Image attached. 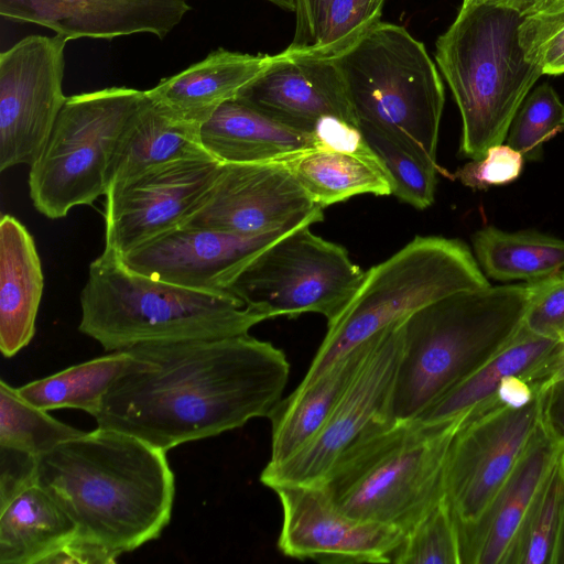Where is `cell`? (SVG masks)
Listing matches in <instances>:
<instances>
[{"mask_svg":"<svg viewBox=\"0 0 564 564\" xmlns=\"http://www.w3.org/2000/svg\"><path fill=\"white\" fill-rule=\"evenodd\" d=\"M274 121L313 134L326 118L357 127L340 75L330 59L282 51L235 97Z\"/></svg>","mask_w":564,"mask_h":564,"instance_id":"ac0fdd59","label":"cell"},{"mask_svg":"<svg viewBox=\"0 0 564 564\" xmlns=\"http://www.w3.org/2000/svg\"><path fill=\"white\" fill-rule=\"evenodd\" d=\"M271 2L272 4L286 10V11H294V0H265Z\"/></svg>","mask_w":564,"mask_h":564,"instance_id":"bcb514c9","label":"cell"},{"mask_svg":"<svg viewBox=\"0 0 564 564\" xmlns=\"http://www.w3.org/2000/svg\"><path fill=\"white\" fill-rule=\"evenodd\" d=\"M283 162L323 208L360 194L393 193L387 169L365 140L349 148L315 147Z\"/></svg>","mask_w":564,"mask_h":564,"instance_id":"d4e9b609","label":"cell"},{"mask_svg":"<svg viewBox=\"0 0 564 564\" xmlns=\"http://www.w3.org/2000/svg\"><path fill=\"white\" fill-rule=\"evenodd\" d=\"M564 442L543 423L474 528L459 533L462 564H508L531 506Z\"/></svg>","mask_w":564,"mask_h":564,"instance_id":"ffe728a7","label":"cell"},{"mask_svg":"<svg viewBox=\"0 0 564 564\" xmlns=\"http://www.w3.org/2000/svg\"><path fill=\"white\" fill-rule=\"evenodd\" d=\"M564 508V447L535 497L508 564H551Z\"/></svg>","mask_w":564,"mask_h":564,"instance_id":"d6a6232c","label":"cell"},{"mask_svg":"<svg viewBox=\"0 0 564 564\" xmlns=\"http://www.w3.org/2000/svg\"><path fill=\"white\" fill-rule=\"evenodd\" d=\"M490 286L469 248L458 239L416 236L371 267L326 335L300 386L337 359L421 307L460 291Z\"/></svg>","mask_w":564,"mask_h":564,"instance_id":"ba28073f","label":"cell"},{"mask_svg":"<svg viewBox=\"0 0 564 564\" xmlns=\"http://www.w3.org/2000/svg\"><path fill=\"white\" fill-rule=\"evenodd\" d=\"M76 525L37 482L0 509V564H52Z\"/></svg>","mask_w":564,"mask_h":564,"instance_id":"484cf974","label":"cell"},{"mask_svg":"<svg viewBox=\"0 0 564 564\" xmlns=\"http://www.w3.org/2000/svg\"><path fill=\"white\" fill-rule=\"evenodd\" d=\"M403 346V321L367 340L365 355L318 433L295 455L267 465L261 482L316 485L334 462L362 437L392 424L393 391Z\"/></svg>","mask_w":564,"mask_h":564,"instance_id":"8fae6325","label":"cell"},{"mask_svg":"<svg viewBox=\"0 0 564 564\" xmlns=\"http://www.w3.org/2000/svg\"><path fill=\"white\" fill-rule=\"evenodd\" d=\"M66 40L30 35L0 54V171L31 166L67 99Z\"/></svg>","mask_w":564,"mask_h":564,"instance_id":"5bb4252c","label":"cell"},{"mask_svg":"<svg viewBox=\"0 0 564 564\" xmlns=\"http://www.w3.org/2000/svg\"><path fill=\"white\" fill-rule=\"evenodd\" d=\"M124 350L143 362L110 387L97 425L165 452L268 417L290 372L281 349L249 334Z\"/></svg>","mask_w":564,"mask_h":564,"instance_id":"6da1fadb","label":"cell"},{"mask_svg":"<svg viewBox=\"0 0 564 564\" xmlns=\"http://www.w3.org/2000/svg\"><path fill=\"white\" fill-rule=\"evenodd\" d=\"M530 292L529 283L460 291L405 317L394 419H416L507 346L523 324Z\"/></svg>","mask_w":564,"mask_h":564,"instance_id":"277c9868","label":"cell"},{"mask_svg":"<svg viewBox=\"0 0 564 564\" xmlns=\"http://www.w3.org/2000/svg\"><path fill=\"white\" fill-rule=\"evenodd\" d=\"M519 34L529 62L543 74H564V3L523 17Z\"/></svg>","mask_w":564,"mask_h":564,"instance_id":"8d00e7d4","label":"cell"},{"mask_svg":"<svg viewBox=\"0 0 564 564\" xmlns=\"http://www.w3.org/2000/svg\"><path fill=\"white\" fill-rule=\"evenodd\" d=\"M386 0H330L325 8L314 43L297 52L313 59H333L380 22Z\"/></svg>","mask_w":564,"mask_h":564,"instance_id":"836d02e7","label":"cell"},{"mask_svg":"<svg viewBox=\"0 0 564 564\" xmlns=\"http://www.w3.org/2000/svg\"><path fill=\"white\" fill-rule=\"evenodd\" d=\"M523 155L508 144L490 147L485 155L465 164L456 177L474 189H487L517 180L523 169Z\"/></svg>","mask_w":564,"mask_h":564,"instance_id":"f35d334b","label":"cell"},{"mask_svg":"<svg viewBox=\"0 0 564 564\" xmlns=\"http://www.w3.org/2000/svg\"><path fill=\"white\" fill-rule=\"evenodd\" d=\"M36 482L76 525L52 563H116L161 535L175 497L165 451L99 426L42 455Z\"/></svg>","mask_w":564,"mask_h":564,"instance_id":"7a4b0ae2","label":"cell"},{"mask_svg":"<svg viewBox=\"0 0 564 564\" xmlns=\"http://www.w3.org/2000/svg\"><path fill=\"white\" fill-rule=\"evenodd\" d=\"M474 251L487 276L535 282L564 268V240L536 231H505L487 226L473 236Z\"/></svg>","mask_w":564,"mask_h":564,"instance_id":"83f0119b","label":"cell"},{"mask_svg":"<svg viewBox=\"0 0 564 564\" xmlns=\"http://www.w3.org/2000/svg\"><path fill=\"white\" fill-rule=\"evenodd\" d=\"M523 17L487 1L462 6L436 41L435 59L460 112L462 156L478 160L502 143L542 69L525 58Z\"/></svg>","mask_w":564,"mask_h":564,"instance_id":"8992f818","label":"cell"},{"mask_svg":"<svg viewBox=\"0 0 564 564\" xmlns=\"http://www.w3.org/2000/svg\"><path fill=\"white\" fill-rule=\"evenodd\" d=\"M329 2L330 0H294L295 31L285 50L297 52L314 43L321 17Z\"/></svg>","mask_w":564,"mask_h":564,"instance_id":"ab89813d","label":"cell"},{"mask_svg":"<svg viewBox=\"0 0 564 564\" xmlns=\"http://www.w3.org/2000/svg\"><path fill=\"white\" fill-rule=\"evenodd\" d=\"M481 1H485V0H463L462 6H467V4H471V3H476V2H481Z\"/></svg>","mask_w":564,"mask_h":564,"instance_id":"7dc6e473","label":"cell"},{"mask_svg":"<svg viewBox=\"0 0 564 564\" xmlns=\"http://www.w3.org/2000/svg\"><path fill=\"white\" fill-rule=\"evenodd\" d=\"M364 140L379 156L393 182V195L417 209L435 197L438 165L394 135L368 124L358 126Z\"/></svg>","mask_w":564,"mask_h":564,"instance_id":"1f68e13d","label":"cell"},{"mask_svg":"<svg viewBox=\"0 0 564 564\" xmlns=\"http://www.w3.org/2000/svg\"><path fill=\"white\" fill-rule=\"evenodd\" d=\"M556 343L532 333L522 324L507 346L429 405L416 419L429 422L444 421L481 405L492 398L502 379L529 370Z\"/></svg>","mask_w":564,"mask_h":564,"instance_id":"f546056e","label":"cell"},{"mask_svg":"<svg viewBox=\"0 0 564 564\" xmlns=\"http://www.w3.org/2000/svg\"><path fill=\"white\" fill-rule=\"evenodd\" d=\"M564 129V104L554 88L544 83L534 88L517 111L507 144L519 151L524 160L540 161L543 145Z\"/></svg>","mask_w":564,"mask_h":564,"instance_id":"d590c367","label":"cell"},{"mask_svg":"<svg viewBox=\"0 0 564 564\" xmlns=\"http://www.w3.org/2000/svg\"><path fill=\"white\" fill-rule=\"evenodd\" d=\"M541 391L543 423L564 442V379L553 382Z\"/></svg>","mask_w":564,"mask_h":564,"instance_id":"b9f144b4","label":"cell"},{"mask_svg":"<svg viewBox=\"0 0 564 564\" xmlns=\"http://www.w3.org/2000/svg\"><path fill=\"white\" fill-rule=\"evenodd\" d=\"M145 90L108 87L67 97L40 156L30 166L34 208L50 219L93 205L109 187L119 139Z\"/></svg>","mask_w":564,"mask_h":564,"instance_id":"9c48e42d","label":"cell"},{"mask_svg":"<svg viewBox=\"0 0 564 564\" xmlns=\"http://www.w3.org/2000/svg\"><path fill=\"white\" fill-rule=\"evenodd\" d=\"M291 231L240 236L208 228L177 227L121 259L132 270L156 280L200 291L230 293V286L243 269Z\"/></svg>","mask_w":564,"mask_h":564,"instance_id":"e0dca14e","label":"cell"},{"mask_svg":"<svg viewBox=\"0 0 564 564\" xmlns=\"http://www.w3.org/2000/svg\"><path fill=\"white\" fill-rule=\"evenodd\" d=\"M489 3L518 11L522 17L535 13L552 6L556 0H485Z\"/></svg>","mask_w":564,"mask_h":564,"instance_id":"ee69618b","label":"cell"},{"mask_svg":"<svg viewBox=\"0 0 564 564\" xmlns=\"http://www.w3.org/2000/svg\"><path fill=\"white\" fill-rule=\"evenodd\" d=\"M564 3V0H556L553 4ZM552 4V6H553ZM551 7V6H550Z\"/></svg>","mask_w":564,"mask_h":564,"instance_id":"c3c4849f","label":"cell"},{"mask_svg":"<svg viewBox=\"0 0 564 564\" xmlns=\"http://www.w3.org/2000/svg\"><path fill=\"white\" fill-rule=\"evenodd\" d=\"M323 209L283 161L221 163L180 227L262 236L318 223Z\"/></svg>","mask_w":564,"mask_h":564,"instance_id":"4fadbf2b","label":"cell"},{"mask_svg":"<svg viewBox=\"0 0 564 564\" xmlns=\"http://www.w3.org/2000/svg\"><path fill=\"white\" fill-rule=\"evenodd\" d=\"M273 55L250 54L226 48L163 78L147 96L175 119L202 126L224 102L258 77Z\"/></svg>","mask_w":564,"mask_h":564,"instance_id":"44dd1931","label":"cell"},{"mask_svg":"<svg viewBox=\"0 0 564 564\" xmlns=\"http://www.w3.org/2000/svg\"><path fill=\"white\" fill-rule=\"evenodd\" d=\"M79 302V332L106 351L238 336L267 319L231 293L153 279L106 250L89 264Z\"/></svg>","mask_w":564,"mask_h":564,"instance_id":"3957f363","label":"cell"},{"mask_svg":"<svg viewBox=\"0 0 564 564\" xmlns=\"http://www.w3.org/2000/svg\"><path fill=\"white\" fill-rule=\"evenodd\" d=\"M205 150L220 163L285 161L315 148L313 134L285 127L237 98L200 126Z\"/></svg>","mask_w":564,"mask_h":564,"instance_id":"603a6c76","label":"cell"},{"mask_svg":"<svg viewBox=\"0 0 564 564\" xmlns=\"http://www.w3.org/2000/svg\"><path fill=\"white\" fill-rule=\"evenodd\" d=\"M534 391H541L555 381L564 379V340L520 375Z\"/></svg>","mask_w":564,"mask_h":564,"instance_id":"60d3db41","label":"cell"},{"mask_svg":"<svg viewBox=\"0 0 564 564\" xmlns=\"http://www.w3.org/2000/svg\"><path fill=\"white\" fill-rule=\"evenodd\" d=\"M529 285L531 292L523 325L536 335L564 340V271Z\"/></svg>","mask_w":564,"mask_h":564,"instance_id":"74e56055","label":"cell"},{"mask_svg":"<svg viewBox=\"0 0 564 564\" xmlns=\"http://www.w3.org/2000/svg\"><path fill=\"white\" fill-rule=\"evenodd\" d=\"M142 362L128 350L111 351L17 389L40 409H79L95 417L113 382Z\"/></svg>","mask_w":564,"mask_h":564,"instance_id":"f1b7e54d","label":"cell"},{"mask_svg":"<svg viewBox=\"0 0 564 564\" xmlns=\"http://www.w3.org/2000/svg\"><path fill=\"white\" fill-rule=\"evenodd\" d=\"M44 290L34 239L14 216L0 220V350L7 358L30 344Z\"/></svg>","mask_w":564,"mask_h":564,"instance_id":"7402d4cb","label":"cell"},{"mask_svg":"<svg viewBox=\"0 0 564 564\" xmlns=\"http://www.w3.org/2000/svg\"><path fill=\"white\" fill-rule=\"evenodd\" d=\"M85 431L65 424L24 400L0 380V447L39 458Z\"/></svg>","mask_w":564,"mask_h":564,"instance_id":"4dcf8cb0","label":"cell"},{"mask_svg":"<svg viewBox=\"0 0 564 564\" xmlns=\"http://www.w3.org/2000/svg\"><path fill=\"white\" fill-rule=\"evenodd\" d=\"M536 391L520 376L513 375L502 379L492 395L499 403L512 408L528 404Z\"/></svg>","mask_w":564,"mask_h":564,"instance_id":"7bdbcfd3","label":"cell"},{"mask_svg":"<svg viewBox=\"0 0 564 564\" xmlns=\"http://www.w3.org/2000/svg\"><path fill=\"white\" fill-rule=\"evenodd\" d=\"M202 158L213 156L202 143L200 126L175 119L145 93L117 144L108 191L152 167Z\"/></svg>","mask_w":564,"mask_h":564,"instance_id":"cb8c5ba5","label":"cell"},{"mask_svg":"<svg viewBox=\"0 0 564 564\" xmlns=\"http://www.w3.org/2000/svg\"><path fill=\"white\" fill-rule=\"evenodd\" d=\"M367 340L337 359L318 378L281 399L269 414L272 424L269 465L301 451L322 429L361 361Z\"/></svg>","mask_w":564,"mask_h":564,"instance_id":"4316f807","label":"cell"},{"mask_svg":"<svg viewBox=\"0 0 564 564\" xmlns=\"http://www.w3.org/2000/svg\"><path fill=\"white\" fill-rule=\"evenodd\" d=\"M191 10L187 0H0V15L34 23L66 41L137 33L165 37Z\"/></svg>","mask_w":564,"mask_h":564,"instance_id":"d6986e66","label":"cell"},{"mask_svg":"<svg viewBox=\"0 0 564 564\" xmlns=\"http://www.w3.org/2000/svg\"><path fill=\"white\" fill-rule=\"evenodd\" d=\"M220 165L214 158L174 161L110 188L104 203V250L122 258L180 227Z\"/></svg>","mask_w":564,"mask_h":564,"instance_id":"9a60e30c","label":"cell"},{"mask_svg":"<svg viewBox=\"0 0 564 564\" xmlns=\"http://www.w3.org/2000/svg\"><path fill=\"white\" fill-rule=\"evenodd\" d=\"M395 564H462L456 517L446 498L405 534Z\"/></svg>","mask_w":564,"mask_h":564,"instance_id":"e575fe53","label":"cell"},{"mask_svg":"<svg viewBox=\"0 0 564 564\" xmlns=\"http://www.w3.org/2000/svg\"><path fill=\"white\" fill-rule=\"evenodd\" d=\"M543 394L512 408L494 397L469 411L447 457L445 498L458 532L474 528L489 511L527 445L542 423Z\"/></svg>","mask_w":564,"mask_h":564,"instance_id":"7c38bea8","label":"cell"},{"mask_svg":"<svg viewBox=\"0 0 564 564\" xmlns=\"http://www.w3.org/2000/svg\"><path fill=\"white\" fill-rule=\"evenodd\" d=\"M295 229L259 253L229 292L269 318L317 313L334 322L357 292L365 272L347 250Z\"/></svg>","mask_w":564,"mask_h":564,"instance_id":"30bf717a","label":"cell"},{"mask_svg":"<svg viewBox=\"0 0 564 564\" xmlns=\"http://www.w3.org/2000/svg\"><path fill=\"white\" fill-rule=\"evenodd\" d=\"M272 490L282 507L279 550L319 563H391L405 534L339 510L319 485H281Z\"/></svg>","mask_w":564,"mask_h":564,"instance_id":"2e32d148","label":"cell"},{"mask_svg":"<svg viewBox=\"0 0 564 564\" xmlns=\"http://www.w3.org/2000/svg\"><path fill=\"white\" fill-rule=\"evenodd\" d=\"M357 127L388 132L436 163L445 91L424 44L398 24L380 21L330 59Z\"/></svg>","mask_w":564,"mask_h":564,"instance_id":"52a82bcc","label":"cell"},{"mask_svg":"<svg viewBox=\"0 0 564 564\" xmlns=\"http://www.w3.org/2000/svg\"><path fill=\"white\" fill-rule=\"evenodd\" d=\"M551 564H564V508L552 551Z\"/></svg>","mask_w":564,"mask_h":564,"instance_id":"f6af8a7d","label":"cell"},{"mask_svg":"<svg viewBox=\"0 0 564 564\" xmlns=\"http://www.w3.org/2000/svg\"><path fill=\"white\" fill-rule=\"evenodd\" d=\"M468 413L395 420L348 447L316 485L348 516L406 534L445 499L449 447Z\"/></svg>","mask_w":564,"mask_h":564,"instance_id":"5b68a950","label":"cell"}]
</instances>
